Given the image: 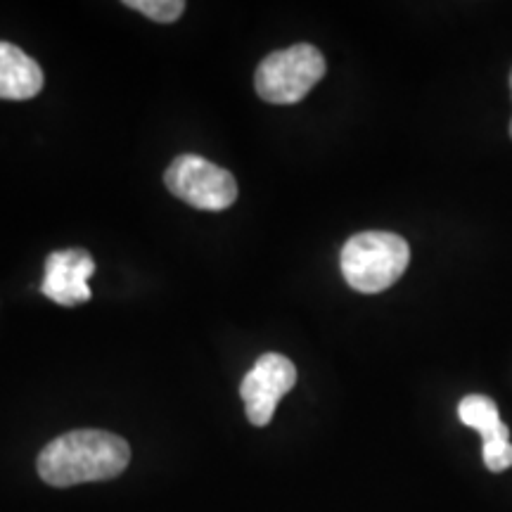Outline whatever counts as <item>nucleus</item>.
<instances>
[{
	"instance_id": "obj_3",
	"label": "nucleus",
	"mask_w": 512,
	"mask_h": 512,
	"mask_svg": "<svg viewBox=\"0 0 512 512\" xmlns=\"http://www.w3.org/2000/svg\"><path fill=\"white\" fill-rule=\"evenodd\" d=\"M325 76V57L309 43L275 50L261 60L254 74V88L271 105H297Z\"/></svg>"
},
{
	"instance_id": "obj_7",
	"label": "nucleus",
	"mask_w": 512,
	"mask_h": 512,
	"mask_svg": "<svg viewBox=\"0 0 512 512\" xmlns=\"http://www.w3.org/2000/svg\"><path fill=\"white\" fill-rule=\"evenodd\" d=\"M95 273V261L86 249H62L46 259L41 292L55 304L76 306L91 299L88 280Z\"/></svg>"
},
{
	"instance_id": "obj_10",
	"label": "nucleus",
	"mask_w": 512,
	"mask_h": 512,
	"mask_svg": "<svg viewBox=\"0 0 512 512\" xmlns=\"http://www.w3.org/2000/svg\"><path fill=\"white\" fill-rule=\"evenodd\" d=\"M510 91H512V72H510ZM510 138H512V121H510Z\"/></svg>"
},
{
	"instance_id": "obj_6",
	"label": "nucleus",
	"mask_w": 512,
	"mask_h": 512,
	"mask_svg": "<svg viewBox=\"0 0 512 512\" xmlns=\"http://www.w3.org/2000/svg\"><path fill=\"white\" fill-rule=\"evenodd\" d=\"M458 418L484 439V465L489 472H505L512 467L510 430L501 420L496 401L484 394H470L458 403Z\"/></svg>"
},
{
	"instance_id": "obj_9",
	"label": "nucleus",
	"mask_w": 512,
	"mask_h": 512,
	"mask_svg": "<svg viewBox=\"0 0 512 512\" xmlns=\"http://www.w3.org/2000/svg\"><path fill=\"white\" fill-rule=\"evenodd\" d=\"M126 8L143 12L145 17L155 19V22L171 24L183 15L185 3L183 0H128Z\"/></svg>"
},
{
	"instance_id": "obj_8",
	"label": "nucleus",
	"mask_w": 512,
	"mask_h": 512,
	"mask_svg": "<svg viewBox=\"0 0 512 512\" xmlns=\"http://www.w3.org/2000/svg\"><path fill=\"white\" fill-rule=\"evenodd\" d=\"M43 88V69L22 48L0 41V100H31Z\"/></svg>"
},
{
	"instance_id": "obj_1",
	"label": "nucleus",
	"mask_w": 512,
	"mask_h": 512,
	"mask_svg": "<svg viewBox=\"0 0 512 512\" xmlns=\"http://www.w3.org/2000/svg\"><path fill=\"white\" fill-rule=\"evenodd\" d=\"M131 463V446L105 430H74L50 441L38 453V475L50 486L105 482L119 477Z\"/></svg>"
},
{
	"instance_id": "obj_4",
	"label": "nucleus",
	"mask_w": 512,
	"mask_h": 512,
	"mask_svg": "<svg viewBox=\"0 0 512 512\" xmlns=\"http://www.w3.org/2000/svg\"><path fill=\"white\" fill-rule=\"evenodd\" d=\"M171 195L195 209L221 211L238 200V181L228 169H221L209 159L181 155L171 162L164 174Z\"/></svg>"
},
{
	"instance_id": "obj_5",
	"label": "nucleus",
	"mask_w": 512,
	"mask_h": 512,
	"mask_svg": "<svg viewBox=\"0 0 512 512\" xmlns=\"http://www.w3.org/2000/svg\"><path fill=\"white\" fill-rule=\"evenodd\" d=\"M297 384V368L283 354H264L254 363L240 384V396L247 406V420L254 427H266L283 396Z\"/></svg>"
},
{
	"instance_id": "obj_2",
	"label": "nucleus",
	"mask_w": 512,
	"mask_h": 512,
	"mask_svg": "<svg viewBox=\"0 0 512 512\" xmlns=\"http://www.w3.org/2000/svg\"><path fill=\"white\" fill-rule=\"evenodd\" d=\"M411 264V247L396 233H358L347 240L339 266L349 287L361 294L389 290Z\"/></svg>"
}]
</instances>
